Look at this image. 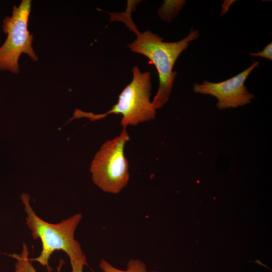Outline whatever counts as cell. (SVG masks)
<instances>
[{"label":"cell","instance_id":"6da1fadb","mask_svg":"<svg viewBox=\"0 0 272 272\" xmlns=\"http://www.w3.org/2000/svg\"><path fill=\"white\" fill-rule=\"evenodd\" d=\"M140 1H127L124 12L110 13V21H119L136 36V39L127 45L132 52L142 54L149 58L155 66L159 76L158 91L152 102L156 109L162 108L170 96L177 72L173 71L174 64L180 54L185 50L190 42L197 39L199 32L191 29L188 35L179 41L172 42L163 41L158 34L150 30L141 32L132 21L131 12L135 10Z\"/></svg>","mask_w":272,"mask_h":272},{"label":"cell","instance_id":"7a4b0ae2","mask_svg":"<svg viewBox=\"0 0 272 272\" xmlns=\"http://www.w3.org/2000/svg\"><path fill=\"white\" fill-rule=\"evenodd\" d=\"M21 197L27 215L26 224L31 231L32 238L39 239L41 242V251L38 256L30 258L32 261L38 262L50 272L52 269L49 260L51 255L56 251H63L70 261L87 262L81 244L75 237L76 230L82 219L81 214H75L57 223H49L40 218L33 210L28 194L22 193Z\"/></svg>","mask_w":272,"mask_h":272},{"label":"cell","instance_id":"3957f363","mask_svg":"<svg viewBox=\"0 0 272 272\" xmlns=\"http://www.w3.org/2000/svg\"><path fill=\"white\" fill-rule=\"evenodd\" d=\"M132 73L131 81L121 92L117 102L110 110L102 114H95L76 109L72 119L87 117L94 121L111 114H120L122 116L120 124L123 128L154 119L156 109L150 101L151 73L141 72L137 66L132 67Z\"/></svg>","mask_w":272,"mask_h":272},{"label":"cell","instance_id":"277c9868","mask_svg":"<svg viewBox=\"0 0 272 272\" xmlns=\"http://www.w3.org/2000/svg\"><path fill=\"white\" fill-rule=\"evenodd\" d=\"M129 140L126 128L120 134L107 140L96 154L90 171L94 183L104 192L117 194L128 184V162L124 147Z\"/></svg>","mask_w":272,"mask_h":272},{"label":"cell","instance_id":"5b68a950","mask_svg":"<svg viewBox=\"0 0 272 272\" xmlns=\"http://www.w3.org/2000/svg\"><path fill=\"white\" fill-rule=\"evenodd\" d=\"M31 1L23 0L13 8L12 15L3 21L2 29L7 38L0 47V71L14 74L20 72L19 60L22 53L33 61L39 58L32 46L33 35L28 28Z\"/></svg>","mask_w":272,"mask_h":272},{"label":"cell","instance_id":"8992f818","mask_svg":"<svg viewBox=\"0 0 272 272\" xmlns=\"http://www.w3.org/2000/svg\"><path fill=\"white\" fill-rule=\"evenodd\" d=\"M259 65L255 61L246 69L225 81L213 83L205 80L201 84H194L195 93L209 95L218 100L217 107L219 110L236 108L250 103L254 98L245 86V82L252 71Z\"/></svg>","mask_w":272,"mask_h":272},{"label":"cell","instance_id":"52a82bcc","mask_svg":"<svg viewBox=\"0 0 272 272\" xmlns=\"http://www.w3.org/2000/svg\"><path fill=\"white\" fill-rule=\"evenodd\" d=\"M101 272H157L155 270H148L146 264L138 259L129 260L125 269H119L104 259H101L99 263Z\"/></svg>","mask_w":272,"mask_h":272},{"label":"cell","instance_id":"ba28073f","mask_svg":"<svg viewBox=\"0 0 272 272\" xmlns=\"http://www.w3.org/2000/svg\"><path fill=\"white\" fill-rule=\"evenodd\" d=\"M11 256L16 260L15 272H37L29 258V252L26 244L23 243L20 254L14 253Z\"/></svg>","mask_w":272,"mask_h":272},{"label":"cell","instance_id":"9c48e42d","mask_svg":"<svg viewBox=\"0 0 272 272\" xmlns=\"http://www.w3.org/2000/svg\"><path fill=\"white\" fill-rule=\"evenodd\" d=\"M184 1H165L159 9L160 17L165 21H170L182 9Z\"/></svg>","mask_w":272,"mask_h":272},{"label":"cell","instance_id":"30bf717a","mask_svg":"<svg viewBox=\"0 0 272 272\" xmlns=\"http://www.w3.org/2000/svg\"><path fill=\"white\" fill-rule=\"evenodd\" d=\"M251 56H259L272 60V43L270 42L265 46L262 51H259L256 53L250 52Z\"/></svg>","mask_w":272,"mask_h":272},{"label":"cell","instance_id":"8fae6325","mask_svg":"<svg viewBox=\"0 0 272 272\" xmlns=\"http://www.w3.org/2000/svg\"><path fill=\"white\" fill-rule=\"evenodd\" d=\"M70 263L72 272H83L84 266L88 265L87 262L76 260L70 261Z\"/></svg>","mask_w":272,"mask_h":272}]
</instances>
